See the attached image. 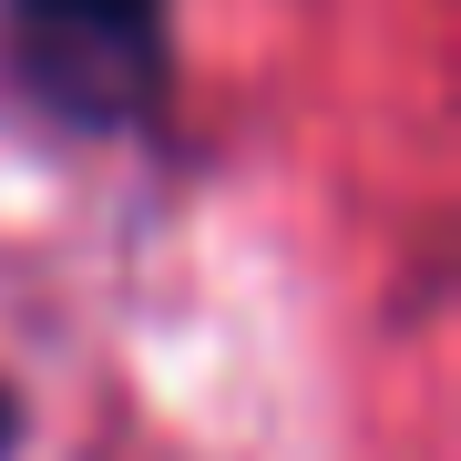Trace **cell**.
<instances>
[{"label": "cell", "instance_id": "cell-1", "mask_svg": "<svg viewBox=\"0 0 461 461\" xmlns=\"http://www.w3.org/2000/svg\"><path fill=\"white\" fill-rule=\"evenodd\" d=\"M0 103L72 144H133L175 103V0H0Z\"/></svg>", "mask_w": 461, "mask_h": 461}, {"label": "cell", "instance_id": "cell-2", "mask_svg": "<svg viewBox=\"0 0 461 461\" xmlns=\"http://www.w3.org/2000/svg\"><path fill=\"white\" fill-rule=\"evenodd\" d=\"M21 441H32V411H21V390H11V379H0V461H11Z\"/></svg>", "mask_w": 461, "mask_h": 461}]
</instances>
